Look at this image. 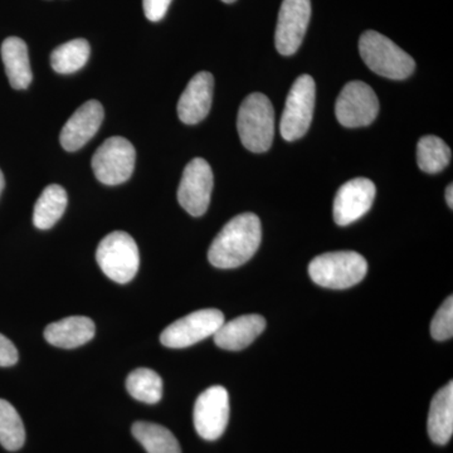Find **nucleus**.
<instances>
[{"label":"nucleus","mask_w":453,"mask_h":453,"mask_svg":"<svg viewBox=\"0 0 453 453\" xmlns=\"http://www.w3.org/2000/svg\"><path fill=\"white\" fill-rule=\"evenodd\" d=\"M262 240L261 220L253 213H243L229 220L214 238L208 259L214 267L242 266L257 252Z\"/></svg>","instance_id":"f257e3e1"},{"label":"nucleus","mask_w":453,"mask_h":453,"mask_svg":"<svg viewBox=\"0 0 453 453\" xmlns=\"http://www.w3.org/2000/svg\"><path fill=\"white\" fill-rule=\"evenodd\" d=\"M237 130L247 150L267 151L275 136V111L270 98L258 92L244 98L238 111Z\"/></svg>","instance_id":"f03ea898"},{"label":"nucleus","mask_w":453,"mask_h":453,"mask_svg":"<svg viewBox=\"0 0 453 453\" xmlns=\"http://www.w3.org/2000/svg\"><path fill=\"white\" fill-rule=\"evenodd\" d=\"M363 61L372 73L389 80H405L416 70V62L395 42L375 31L363 33L359 40Z\"/></svg>","instance_id":"7ed1b4c3"},{"label":"nucleus","mask_w":453,"mask_h":453,"mask_svg":"<svg viewBox=\"0 0 453 453\" xmlns=\"http://www.w3.org/2000/svg\"><path fill=\"white\" fill-rule=\"evenodd\" d=\"M368 273V262L353 251L327 252L310 262L309 275L316 285L333 290L356 286Z\"/></svg>","instance_id":"20e7f679"},{"label":"nucleus","mask_w":453,"mask_h":453,"mask_svg":"<svg viewBox=\"0 0 453 453\" xmlns=\"http://www.w3.org/2000/svg\"><path fill=\"white\" fill-rule=\"evenodd\" d=\"M96 259L103 273L113 282H130L139 271L138 244L127 232H112L98 244Z\"/></svg>","instance_id":"39448f33"},{"label":"nucleus","mask_w":453,"mask_h":453,"mask_svg":"<svg viewBox=\"0 0 453 453\" xmlns=\"http://www.w3.org/2000/svg\"><path fill=\"white\" fill-rule=\"evenodd\" d=\"M316 86L310 74L297 77L286 98L280 131L288 142L299 140L308 133L314 116Z\"/></svg>","instance_id":"423d86ee"},{"label":"nucleus","mask_w":453,"mask_h":453,"mask_svg":"<svg viewBox=\"0 0 453 453\" xmlns=\"http://www.w3.org/2000/svg\"><path fill=\"white\" fill-rule=\"evenodd\" d=\"M135 148L129 140L113 136L104 142L92 157L95 177L106 186H119L129 180L135 168Z\"/></svg>","instance_id":"0eeeda50"},{"label":"nucleus","mask_w":453,"mask_h":453,"mask_svg":"<svg viewBox=\"0 0 453 453\" xmlns=\"http://www.w3.org/2000/svg\"><path fill=\"white\" fill-rule=\"evenodd\" d=\"M225 323V315L217 309L198 310L179 319L160 335L164 347L183 349L214 335L220 325Z\"/></svg>","instance_id":"6e6552de"},{"label":"nucleus","mask_w":453,"mask_h":453,"mask_svg":"<svg viewBox=\"0 0 453 453\" xmlns=\"http://www.w3.org/2000/svg\"><path fill=\"white\" fill-rule=\"evenodd\" d=\"M380 113V101L371 86L351 81L344 86L335 104L336 119L342 127H365Z\"/></svg>","instance_id":"1a4fd4ad"},{"label":"nucleus","mask_w":453,"mask_h":453,"mask_svg":"<svg viewBox=\"0 0 453 453\" xmlns=\"http://www.w3.org/2000/svg\"><path fill=\"white\" fill-rule=\"evenodd\" d=\"M213 184V172L210 164L202 157L190 160L184 169L183 177L179 184V204L190 216H203L210 207Z\"/></svg>","instance_id":"9d476101"},{"label":"nucleus","mask_w":453,"mask_h":453,"mask_svg":"<svg viewBox=\"0 0 453 453\" xmlns=\"http://www.w3.org/2000/svg\"><path fill=\"white\" fill-rule=\"evenodd\" d=\"M229 419V395L225 387L214 386L196 401L193 421L196 434L207 441L219 440Z\"/></svg>","instance_id":"9b49d317"},{"label":"nucleus","mask_w":453,"mask_h":453,"mask_svg":"<svg viewBox=\"0 0 453 453\" xmlns=\"http://www.w3.org/2000/svg\"><path fill=\"white\" fill-rule=\"evenodd\" d=\"M311 17L310 0H283L277 19L275 44L282 56H292L300 49Z\"/></svg>","instance_id":"f8f14e48"},{"label":"nucleus","mask_w":453,"mask_h":453,"mask_svg":"<svg viewBox=\"0 0 453 453\" xmlns=\"http://www.w3.org/2000/svg\"><path fill=\"white\" fill-rule=\"evenodd\" d=\"M374 183L366 178H356L340 187L334 201V219L336 225L348 226L362 219L374 202Z\"/></svg>","instance_id":"ddd939ff"},{"label":"nucleus","mask_w":453,"mask_h":453,"mask_svg":"<svg viewBox=\"0 0 453 453\" xmlns=\"http://www.w3.org/2000/svg\"><path fill=\"white\" fill-rule=\"evenodd\" d=\"M104 107L97 100H89L76 110L62 127L59 142L67 151H77L96 135L104 121Z\"/></svg>","instance_id":"4468645a"},{"label":"nucleus","mask_w":453,"mask_h":453,"mask_svg":"<svg viewBox=\"0 0 453 453\" xmlns=\"http://www.w3.org/2000/svg\"><path fill=\"white\" fill-rule=\"evenodd\" d=\"M213 91L214 79L211 73H196L179 98V119L187 125H195L204 120L211 111Z\"/></svg>","instance_id":"2eb2a0df"},{"label":"nucleus","mask_w":453,"mask_h":453,"mask_svg":"<svg viewBox=\"0 0 453 453\" xmlns=\"http://www.w3.org/2000/svg\"><path fill=\"white\" fill-rule=\"evenodd\" d=\"M266 327L261 315H243L220 325L214 334L217 347L229 351H240L251 345Z\"/></svg>","instance_id":"dca6fc26"},{"label":"nucleus","mask_w":453,"mask_h":453,"mask_svg":"<svg viewBox=\"0 0 453 453\" xmlns=\"http://www.w3.org/2000/svg\"><path fill=\"white\" fill-rule=\"evenodd\" d=\"M94 321L86 316H70L50 324L44 330V338L57 348L73 349L81 347L94 339Z\"/></svg>","instance_id":"f3484780"},{"label":"nucleus","mask_w":453,"mask_h":453,"mask_svg":"<svg viewBox=\"0 0 453 453\" xmlns=\"http://www.w3.org/2000/svg\"><path fill=\"white\" fill-rule=\"evenodd\" d=\"M428 434L437 445H446L453 434V384L449 381L432 399L428 414Z\"/></svg>","instance_id":"a211bd4d"},{"label":"nucleus","mask_w":453,"mask_h":453,"mask_svg":"<svg viewBox=\"0 0 453 453\" xmlns=\"http://www.w3.org/2000/svg\"><path fill=\"white\" fill-rule=\"evenodd\" d=\"M2 58L12 88H28L33 76L26 42L18 37H8L2 44Z\"/></svg>","instance_id":"6ab92c4d"},{"label":"nucleus","mask_w":453,"mask_h":453,"mask_svg":"<svg viewBox=\"0 0 453 453\" xmlns=\"http://www.w3.org/2000/svg\"><path fill=\"white\" fill-rule=\"evenodd\" d=\"M67 193L61 186L52 184L44 188L43 192L35 205L33 223L38 229L52 228L64 216L67 208Z\"/></svg>","instance_id":"aec40b11"},{"label":"nucleus","mask_w":453,"mask_h":453,"mask_svg":"<svg viewBox=\"0 0 453 453\" xmlns=\"http://www.w3.org/2000/svg\"><path fill=\"white\" fill-rule=\"evenodd\" d=\"M133 436L139 441L148 453H181L177 438L168 428L157 423H134Z\"/></svg>","instance_id":"412c9836"},{"label":"nucleus","mask_w":453,"mask_h":453,"mask_svg":"<svg viewBox=\"0 0 453 453\" xmlns=\"http://www.w3.org/2000/svg\"><path fill=\"white\" fill-rule=\"evenodd\" d=\"M451 149L437 136H423L417 144V163L428 174H437L451 162Z\"/></svg>","instance_id":"4be33fe9"},{"label":"nucleus","mask_w":453,"mask_h":453,"mask_svg":"<svg viewBox=\"0 0 453 453\" xmlns=\"http://www.w3.org/2000/svg\"><path fill=\"white\" fill-rule=\"evenodd\" d=\"M88 42L79 38L67 42L53 50L50 55V65L57 73L70 74L81 70L89 58Z\"/></svg>","instance_id":"5701e85b"},{"label":"nucleus","mask_w":453,"mask_h":453,"mask_svg":"<svg viewBox=\"0 0 453 453\" xmlns=\"http://www.w3.org/2000/svg\"><path fill=\"white\" fill-rule=\"evenodd\" d=\"M127 389L133 398L146 404H155L163 396V380L157 372L139 368L131 372L127 380Z\"/></svg>","instance_id":"b1692460"},{"label":"nucleus","mask_w":453,"mask_h":453,"mask_svg":"<svg viewBox=\"0 0 453 453\" xmlns=\"http://www.w3.org/2000/svg\"><path fill=\"white\" fill-rule=\"evenodd\" d=\"M26 442V429L16 408L0 399V445L8 451H18Z\"/></svg>","instance_id":"393cba45"},{"label":"nucleus","mask_w":453,"mask_h":453,"mask_svg":"<svg viewBox=\"0 0 453 453\" xmlns=\"http://www.w3.org/2000/svg\"><path fill=\"white\" fill-rule=\"evenodd\" d=\"M432 338L437 342H445L453 336V299L449 296L437 310L431 324Z\"/></svg>","instance_id":"a878e982"},{"label":"nucleus","mask_w":453,"mask_h":453,"mask_svg":"<svg viewBox=\"0 0 453 453\" xmlns=\"http://www.w3.org/2000/svg\"><path fill=\"white\" fill-rule=\"evenodd\" d=\"M172 0H142L145 17L151 22H159L165 17Z\"/></svg>","instance_id":"bb28decb"},{"label":"nucleus","mask_w":453,"mask_h":453,"mask_svg":"<svg viewBox=\"0 0 453 453\" xmlns=\"http://www.w3.org/2000/svg\"><path fill=\"white\" fill-rule=\"evenodd\" d=\"M18 357L19 356H18L16 345L0 334V366L17 365Z\"/></svg>","instance_id":"cd10ccee"},{"label":"nucleus","mask_w":453,"mask_h":453,"mask_svg":"<svg viewBox=\"0 0 453 453\" xmlns=\"http://www.w3.org/2000/svg\"><path fill=\"white\" fill-rule=\"evenodd\" d=\"M446 201L449 208H453V186L449 184L446 189Z\"/></svg>","instance_id":"c85d7f7f"},{"label":"nucleus","mask_w":453,"mask_h":453,"mask_svg":"<svg viewBox=\"0 0 453 453\" xmlns=\"http://www.w3.org/2000/svg\"><path fill=\"white\" fill-rule=\"evenodd\" d=\"M3 189H4V175H3L2 170H0V195H2Z\"/></svg>","instance_id":"c756f323"},{"label":"nucleus","mask_w":453,"mask_h":453,"mask_svg":"<svg viewBox=\"0 0 453 453\" xmlns=\"http://www.w3.org/2000/svg\"><path fill=\"white\" fill-rule=\"evenodd\" d=\"M222 2L228 3V4H231V3H234L235 0H222Z\"/></svg>","instance_id":"7c9ffc66"}]
</instances>
